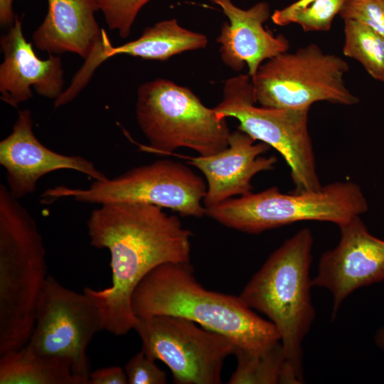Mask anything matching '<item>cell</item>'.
I'll return each mask as SVG.
<instances>
[{
	"label": "cell",
	"mask_w": 384,
	"mask_h": 384,
	"mask_svg": "<svg viewBox=\"0 0 384 384\" xmlns=\"http://www.w3.org/2000/svg\"><path fill=\"white\" fill-rule=\"evenodd\" d=\"M150 0H95L111 30H117L125 38L141 9Z\"/></svg>",
	"instance_id": "cell-22"
},
{
	"label": "cell",
	"mask_w": 384,
	"mask_h": 384,
	"mask_svg": "<svg viewBox=\"0 0 384 384\" xmlns=\"http://www.w3.org/2000/svg\"><path fill=\"white\" fill-rule=\"evenodd\" d=\"M368 210L361 188L347 181L302 193H283L277 187H270L206 208V215L228 228L257 234L300 221L339 226Z\"/></svg>",
	"instance_id": "cell-5"
},
{
	"label": "cell",
	"mask_w": 384,
	"mask_h": 384,
	"mask_svg": "<svg viewBox=\"0 0 384 384\" xmlns=\"http://www.w3.org/2000/svg\"><path fill=\"white\" fill-rule=\"evenodd\" d=\"M37 223L4 184L0 186V356L26 346L48 277Z\"/></svg>",
	"instance_id": "cell-3"
},
{
	"label": "cell",
	"mask_w": 384,
	"mask_h": 384,
	"mask_svg": "<svg viewBox=\"0 0 384 384\" xmlns=\"http://www.w3.org/2000/svg\"><path fill=\"white\" fill-rule=\"evenodd\" d=\"M136 116L153 152L172 154L184 147L210 156L228 146L226 120L218 119L189 88L169 80L157 78L139 87Z\"/></svg>",
	"instance_id": "cell-6"
},
{
	"label": "cell",
	"mask_w": 384,
	"mask_h": 384,
	"mask_svg": "<svg viewBox=\"0 0 384 384\" xmlns=\"http://www.w3.org/2000/svg\"><path fill=\"white\" fill-rule=\"evenodd\" d=\"M233 355L237 365L229 384L302 383L288 365L280 341L261 351L235 347Z\"/></svg>",
	"instance_id": "cell-20"
},
{
	"label": "cell",
	"mask_w": 384,
	"mask_h": 384,
	"mask_svg": "<svg viewBox=\"0 0 384 384\" xmlns=\"http://www.w3.org/2000/svg\"><path fill=\"white\" fill-rule=\"evenodd\" d=\"M0 164L6 169L7 188L18 199L33 193L41 177L58 170H74L96 181L107 178L88 159L62 154L41 144L28 110L18 112L11 133L1 141Z\"/></svg>",
	"instance_id": "cell-13"
},
{
	"label": "cell",
	"mask_w": 384,
	"mask_h": 384,
	"mask_svg": "<svg viewBox=\"0 0 384 384\" xmlns=\"http://www.w3.org/2000/svg\"><path fill=\"white\" fill-rule=\"evenodd\" d=\"M209 1L219 6L228 18L216 41L222 61L232 70L239 72L247 65V75L252 78L264 62L288 51L287 38L274 36L263 26L271 16L268 3L258 2L242 9L231 0Z\"/></svg>",
	"instance_id": "cell-15"
},
{
	"label": "cell",
	"mask_w": 384,
	"mask_h": 384,
	"mask_svg": "<svg viewBox=\"0 0 384 384\" xmlns=\"http://www.w3.org/2000/svg\"><path fill=\"white\" fill-rule=\"evenodd\" d=\"M206 181L185 164L168 159L131 169L113 178L96 181L87 188L63 186L48 188L43 201L69 197L75 201L103 205L142 203L167 208L183 216L206 215Z\"/></svg>",
	"instance_id": "cell-9"
},
{
	"label": "cell",
	"mask_w": 384,
	"mask_h": 384,
	"mask_svg": "<svg viewBox=\"0 0 384 384\" xmlns=\"http://www.w3.org/2000/svg\"><path fill=\"white\" fill-rule=\"evenodd\" d=\"M375 343L378 347L384 349V329L379 330L376 334Z\"/></svg>",
	"instance_id": "cell-29"
},
{
	"label": "cell",
	"mask_w": 384,
	"mask_h": 384,
	"mask_svg": "<svg viewBox=\"0 0 384 384\" xmlns=\"http://www.w3.org/2000/svg\"><path fill=\"white\" fill-rule=\"evenodd\" d=\"M142 350L170 369L177 384H220L225 359L235 346L224 336L172 316L137 317Z\"/></svg>",
	"instance_id": "cell-10"
},
{
	"label": "cell",
	"mask_w": 384,
	"mask_h": 384,
	"mask_svg": "<svg viewBox=\"0 0 384 384\" xmlns=\"http://www.w3.org/2000/svg\"><path fill=\"white\" fill-rule=\"evenodd\" d=\"M4 60L0 65L1 99L18 105L32 97L31 87L43 97L56 100L63 92V70L59 56L46 60L36 55L22 32L21 21L15 16L7 33L1 38Z\"/></svg>",
	"instance_id": "cell-16"
},
{
	"label": "cell",
	"mask_w": 384,
	"mask_h": 384,
	"mask_svg": "<svg viewBox=\"0 0 384 384\" xmlns=\"http://www.w3.org/2000/svg\"><path fill=\"white\" fill-rule=\"evenodd\" d=\"M87 227L90 245L110 252L112 284L83 291L97 304L104 330L124 336L137 319L132 308L135 289L162 264L189 262L192 233L177 216L142 203L100 205L90 213Z\"/></svg>",
	"instance_id": "cell-1"
},
{
	"label": "cell",
	"mask_w": 384,
	"mask_h": 384,
	"mask_svg": "<svg viewBox=\"0 0 384 384\" xmlns=\"http://www.w3.org/2000/svg\"><path fill=\"white\" fill-rule=\"evenodd\" d=\"M255 103L252 78L240 74L225 82L223 99L213 110L220 120L236 119L238 129L255 141L267 144L282 156L290 169L293 192L320 189L322 186L308 126L310 108H270Z\"/></svg>",
	"instance_id": "cell-7"
},
{
	"label": "cell",
	"mask_w": 384,
	"mask_h": 384,
	"mask_svg": "<svg viewBox=\"0 0 384 384\" xmlns=\"http://www.w3.org/2000/svg\"><path fill=\"white\" fill-rule=\"evenodd\" d=\"M346 0H316L298 12L292 23L299 24L304 31H327L335 16L339 14Z\"/></svg>",
	"instance_id": "cell-23"
},
{
	"label": "cell",
	"mask_w": 384,
	"mask_h": 384,
	"mask_svg": "<svg viewBox=\"0 0 384 384\" xmlns=\"http://www.w3.org/2000/svg\"><path fill=\"white\" fill-rule=\"evenodd\" d=\"M343 21V55L359 62L372 78L384 82V37L362 22Z\"/></svg>",
	"instance_id": "cell-21"
},
{
	"label": "cell",
	"mask_w": 384,
	"mask_h": 384,
	"mask_svg": "<svg viewBox=\"0 0 384 384\" xmlns=\"http://www.w3.org/2000/svg\"><path fill=\"white\" fill-rule=\"evenodd\" d=\"M13 0H0V23L2 26H11L15 16L12 7Z\"/></svg>",
	"instance_id": "cell-28"
},
{
	"label": "cell",
	"mask_w": 384,
	"mask_h": 384,
	"mask_svg": "<svg viewBox=\"0 0 384 384\" xmlns=\"http://www.w3.org/2000/svg\"><path fill=\"white\" fill-rule=\"evenodd\" d=\"M247 133H230L228 146L210 156H181L204 176L207 191L203 199L206 208L213 207L234 196L252 193L251 181L258 173L274 169V156L263 154L270 149L265 142L255 143Z\"/></svg>",
	"instance_id": "cell-14"
},
{
	"label": "cell",
	"mask_w": 384,
	"mask_h": 384,
	"mask_svg": "<svg viewBox=\"0 0 384 384\" xmlns=\"http://www.w3.org/2000/svg\"><path fill=\"white\" fill-rule=\"evenodd\" d=\"M103 49L97 59L98 66L114 55L126 54L147 60H166L181 53L206 47V36L188 30L176 18L159 21L147 27L137 39L119 46H113L104 31Z\"/></svg>",
	"instance_id": "cell-18"
},
{
	"label": "cell",
	"mask_w": 384,
	"mask_h": 384,
	"mask_svg": "<svg viewBox=\"0 0 384 384\" xmlns=\"http://www.w3.org/2000/svg\"><path fill=\"white\" fill-rule=\"evenodd\" d=\"M338 15L362 22L384 37V0H346Z\"/></svg>",
	"instance_id": "cell-24"
},
{
	"label": "cell",
	"mask_w": 384,
	"mask_h": 384,
	"mask_svg": "<svg viewBox=\"0 0 384 384\" xmlns=\"http://www.w3.org/2000/svg\"><path fill=\"white\" fill-rule=\"evenodd\" d=\"M348 63L315 43L280 53L264 62L252 78L260 106L305 109L321 101L351 106L359 98L346 85Z\"/></svg>",
	"instance_id": "cell-8"
},
{
	"label": "cell",
	"mask_w": 384,
	"mask_h": 384,
	"mask_svg": "<svg viewBox=\"0 0 384 384\" xmlns=\"http://www.w3.org/2000/svg\"><path fill=\"white\" fill-rule=\"evenodd\" d=\"M104 330L100 311L84 291L70 289L48 275L40 293L34 327L26 344L34 352L68 358L73 373L89 384L87 347Z\"/></svg>",
	"instance_id": "cell-11"
},
{
	"label": "cell",
	"mask_w": 384,
	"mask_h": 384,
	"mask_svg": "<svg viewBox=\"0 0 384 384\" xmlns=\"http://www.w3.org/2000/svg\"><path fill=\"white\" fill-rule=\"evenodd\" d=\"M316 0H297L289 6L275 10L271 15L273 23L279 26L292 23L294 16L300 11L306 9Z\"/></svg>",
	"instance_id": "cell-27"
},
{
	"label": "cell",
	"mask_w": 384,
	"mask_h": 384,
	"mask_svg": "<svg viewBox=\"0 0 384 384\" xmlns=\"http://www.w3.org/2000/svg\"><path fill=\"white\" fill-rule=\"evenodd\" d=\"M314 238L298 231L274 250L252 277L240 297L276 327L288 365L303 383L302 343L315 317L309 277Z\"/></svg>",
	"instance_id": "cell-4"
},
{
	"label": "cell",
	"mask_w": 384,
	"mask_h": 384,
	"mask_svg": "<svg viewBox=\"0 0 384 384\" xmlns=\"http://www.w3.org/2000/svg\"><path fill=\"white\" fill-rule=\"evenodd\" d=\"M132 308L137 317L188 319L246 350L261 351L280 341L274 325L258 316L240 296L204 288L190 262H168L152 270L135 289Z\"/></svg>",
	"instance_id": "cell-2"
},
{
	"label": "cell",
	"mask_w": 384,
	"mask_h": 384,
	"mask_svg": "<svg viewBox=\"0 0 384 384\" xmlns=\"http://www.w3.org/2000/svg\"><path fill=\"white\" fill-rule=\"evenodd\" d=\"M129 384H165L166 373L155 364V361L141 350L126 364Z\"/></svg>",
	"instance_id": "cell-25"
},
{
	"label": "cell",
	"mask_w": 384,
	"mask_h": 384,
	"mask_svg": "<svg viewBox=\"0 0 384 384\" xmlns=\"http://www.w3.org/2000/svg\"><path fill=\"white\" fill-rule=\"evenodd\" d=\"M125 370L119 366L97 369L91 372L89 384H127Z\"/></svg>",
	"instance_id": "cell-26"
},
{
	"label": "cell",
	"mask_w": 384,
	"mask_h": 384,
	"mask_svg": "<svg viewBox=\"0 0 384 384\" xmlns=\"http://www.w3.org/2000/svg\"><path fill=\"white\" fill-rule=\"evenodd\" d=\"M338 228L337 245L321 255L311 279L331 294L333 319L352 292L384 279V240L370 234L360 216Z\"/></svg>",
	"instance_id": "cell-12"
},
{
	"label": "cell",
	"mask_w": 384,
	"mask_h": 384,
	"mask_svg": "<svg viewBox=\"0 0 384 384\" xmlns=\"http://www.w3.org/2000/svg\"><path fill=\"white\" fill-rule=\"evenodd\" d=\"M95 0H48L44 21L33 34L35 46L50 54L72 52L87 59L100 55L104 30L95 18Z\"/></svg>",
	"instance_id": "cell-17"
},
{
	"label": "cell",
	"mask_w": 384,
	"mask_h": 384,
	"mask_svg": "<svg viewBox=\"0 0 384 384\" xmlns=\"http://www.w3.org/2000/svg\"><path fill=\"white\" fill-rule=\"evenodd\" d=\"M0 384H85L70 360L34 352L27 345L0 356Z\"/></svg>",
	"instance_id": "cell-19"
}]
</instances>
